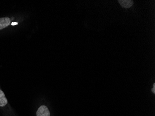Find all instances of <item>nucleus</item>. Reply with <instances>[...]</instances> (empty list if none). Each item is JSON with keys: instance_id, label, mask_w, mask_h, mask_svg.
Segmentation results:
<instances>
[{"instance_id": "nucleus-1", "label": "nucleus", "mask_w": 155, "mask_h": 116, "mask_svg": "<svg viewBox=\"0 0 155 116\" xmlns=\"http://www.w3.org/2000/svg\"><path fill=\"white\" fill-rule=\"evenodd\" d=\"M50 111L45 105L40 106L36 112L37 116H50Z\"/></svg>"}, {"instance_id": "nucleus-2", "label": "nucleus", "mask_w": 155, "mask_h": 116, "mask_svg": "<svg viewBox=\"0 0 155 116\" xmlns=\"http://www.w3.org/2000/svg\"><path fill=\"white\" fill-rule=\"evenodd\" d=\"M10 23L11 21L8 17H5L0 18V30L9 26Z\"/></svg>"}, {"instance_id": "nucleus-3", "label": "nucleus", "mask_w": 155, "mask_h": 116, "mask_svg": "<svg viewBox=\"0 0 155 116\" xmlns=\"http://www.w3.org/2000/svg\"><path fill=\"white\" fill-rule=\"evenodd\" d=\"M118 2L122 7L125 8H130L134 3L131 0H119Z\"/></svg>"}, {"instance_id": "nucleus-4", "label": "nucleus", "mask_w": 155, "mask_h": 116, "mask_svg": "<svg viewBox=\"0 0 155 116\" xmlns=\"http://www.w3.org/2000/svg\"><path fill=\"white\" fill-rule=\"evenodd\" d=\"M8 103V100L5 97L4 92L0 90V106L3 107Z\"/></svg>"}, {"instance_id": "nucleus-5", "label": "nucleus", "mask_w": 155, "mask_h": 116, "mask_svg": "<svg viewBox=\"0 0 155 116\" xmlns=\"http://www.w3.org/2000/svg\"><path fill=\"white\" fill-rule=\"evenodd\" d=\"M152 92H153V93H155V84L154 83V85H153V88L152 89Z\"/></svg>"}, {"instance_id": "nucleus-6", "label": "nucleus", "mask_w": 155, "mask_h": 116, "mask_svg": "<svg viewBox=\"0 0 155 116\" xmlns=\"http://www.w3.org/2000/svg\"><path fill=\"white\" fill-rule=\"evenodd\" d=\"M17 24H18L17 22H12V23H11V25H12V26H14V25H17Z\"/></svg>"}]
</instances>
